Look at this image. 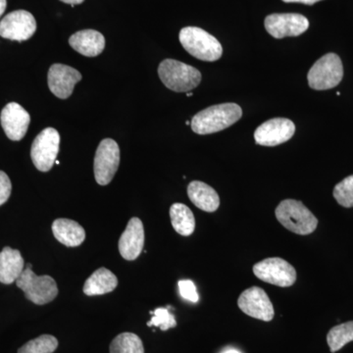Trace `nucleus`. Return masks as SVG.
Masks as SVG:
<instances>
[{
	"mask_svg": "<svg viewBox=\"0 0 353 353\" xmlns=\"http://www.w3.org/2000/svg\"><path fill=\"white\" fill-rule=\"evenodd\" d=\"M243 116L241 106L236 103H223L204 109L192 118V131L197 134H210L223 131L238 122Z\"/></svg>",
	"mask_w": 353,
	"mask_h": 353,
	"instance_id": "obj_1",
	"label": "nucleus"
},
{
	"mask_svg": "<svg viewBox=\"0 0 353 353\" xmlns=\"http://www.w3.org/2000/svg\"><path fill=\"white\" fill-rule=\"evenodd\" d=\"M179 39L190 55L202 61L214 62L222 57L223 48L218 39L201 28H183Z\"/></svg>",
	"mask_w": 353,
	"mask_h": 353,
	"instance_id": "obj_2",
	"label": "nucleus"
},
{
	"mask_svg": "<svg viewBox=\"0 0 353 353\" xmlns=\"http://www.w3.org/2000/svg\"><path fill=\"white\" fill-rule=\"evenodd\" d=\"M279 222L292 233L306 236L312 234L318 226L314 214L301 201L285 199L275 210Z\"/></svg>",
	"mask_w": 353,
	"mask_h": 353,
	"instance_id": "obj_3",
	"label": "nucleus"
},
{
	"mask_svg": "<svg viewBox=\"0 0 353 353\" xmlns=\"http://www.w3.org/2000/svg\"><path fill=\"white\" fill-rule=\"evenodd\" d=\"M158 75L165 87L176 92H188L201 82V73L194 67L166 59L158 67Z\"/></svg>",
	"mask_w": 353,
	"mask_h": 353,
	"instance_id": "obj_4",
	"label": "nucleus"
},
{
	"mask_svg": "<svg viewBox=\"0 0 353 353\" xmlns=\"http://www.w3.org/2000/svg\"><path fill=\"white\" fill-rule=\"evenodd\" d=\"M16 285L24 292L30 301L38 305L50 303L58 294L54 279L50 276H38L32 270V264H28L25 270L16 281Z\"/></svg>",
	"mask_w": 353,
	"mask_h": 353,
	"instance_id": "obj_5",
	"label": "nucleus"
},
{
	"mask_svg": "<svg viewBox=\"0 0 353 353\" xmlns=\"http://www.w3.org/2000/svg\"><path fill=\"white\" fill-rule=\"evenodd\" d=\"M343 67L341 58L328 53L320 58L309 70V87L316 90H326L336 87L343 80Z\"/></svg>",
	"mask_w": 353,
	"mask_h": 353,
	"instance_id": "obj_6",
	"label": "nucleus"
},
{
	"mask_svg": "<svg viewBox=\"0 0 353 353\" xmlns=\"http://www.w3.org/2000/svg\"><path fill=\"white\" fill-rule=\"evenodd\" d=\"M60 134L54 128H46L34 139L31 148L32 163L41 172L52 168L59 152Z\"/></svg>",
	"mask_w": 353,
	"mask_h": 353,
	"instance_id": "obj_7",
	"label": "nucleus"
},
{
	"mask_svg": "<svg viewBox=\"0 0 353 353\" xmlns=\"http://www.w3.org/2000/svg\"><path fill=\"white\" fill-rule=\"evenodd\" d=\"M253 273L259 280L278 287H290L296 281V271L294 266L279 257L266 259L255 264Z\"/></svg>",
	"mask_w": 353,
	"mask_h": 353,
	"instance_id": "obj_8",
	"label": "nucleus"
},
{
	"mask_svg": "<svg viewBox=\"0 0 353 353\" xmlns=\"http://www.w3.org/2000/svg\"><path fill=\"white\" fill-rule=\"evenodd\" d=\"M119 145L112 139H104L95 152L94 170L97 183L101 185L110 183L119 168Z\"/></svg>",
	"mask_w": 353,
	"mask_h": 353,
	"instance_id": "obj_9",
	"label": "nucleus"
},
{
	"mask_svg": "<svg viewBox=\"0 0 353 353\" xmlns=\"http://www.w3.org/2000/svg\"><path fill=\"white\" fill-rule=\"evenodd\" d=\"M265 29L275 39L299 37L307 31V18L301 14H271L265 19Z\"/></svg>",
	"mask_w": 353,
	"mask_h": 353,
	"instance_id": "obj_10",
	"label": "nucleus"
},
{
	"mask_svg": "<svg viewBox=\"0 0 353 353\" xmlns=\"http://www.w3.org/2000/svg\"><path fill=\"white\" fill-rule=\"evenodd\" d=\"M36 31V19L26 10L13 11L0 21V37L10 41H28Z\"/></svg>",
	"mask_w": 353,
	"mask_h": 353,
	"instance_id": "obj_11",
	"label": "nucleus"
},
{
	"mask_svg": "<svg viewBox=\"0 0 353 353\" xmlns=\"http://www.w3.org/2000/svg\"><path fill=\"white\" fill-rule=\"evenodd\" d=\"M238 305L245 314L262 321H271L275 315L270 299L259 287H252L243 292L239 297Z\"/></svg>",
	"mask_w": 353,
	"mask_h": 353,
	"instance_id": "obj_12",
	"label": "nucleus"
},
{
	"mask_svg": "<svg viewBox=\"0 0 353 353\" xmlns=\"http://www.w3.org/2000/svg\"><path fill=\"white\" fill-rule=\"evenodd\" d=\"M296 132L294 122L285 118H275L260 125L254 132L257 145L276 146L292 138Z\"/></svg>",
	"mask_w": 353,
	"mask_h": 353,
	"instance_id": "obj_13",
	"label": "nucleus"
},
{
	"mask_svg": "<svg viewBox=\"0 0 353 353\" xmlns=\"http://www.w3.org/2000/svg\"><path fill=\"white\" fill-rule=\"evenodd\" d=\"M0 122L7 138L19 141L27 134L31 116L20 104L11 102L2 109Z\"/></svg>",
	"mask_w": 353,
	"mask_h": 353,
	"instance_id": "obj_14",
	"label": "nucleus"
},
{
	"mask_svg": "<svg viewBox=\"0 0 353 353\" xmlns=\"http://www.w3.org/2000/svg\"><path fill=\"white\" fill-rule=\"evenodd\" d=\"M82 80L78 70L63 64H53L48 71V88L58 99H66L73 94L74 88Z\"/></svg>",
	"mask_w": 353,
	"mask_h": 353,
	"instance_id": "obj_15",
	"label": "nucleus"
},
{
	"mask_svg": "<svg viewBox=\"0 0 353 353\" xmlns=\"http://www.w3.org/2000/svg\"><path fill=\"white\" fill-rule=\"evenodd\" d=\"M143 245L145 229L143 222L139 218H132L119 240L120 254L123 259L134 261L143 252Z\"/></svg>",
	"mask_w": 353,
	"mask_h": 353,
	"instance_id": "obj_16",
	"label": "nucleus"
},
{
	"mask_svg": "<svg viewBox=\"0 0 353 353\" xmlns=\"http://www.w3.org/2000/svg\"><path fill=\"white\" fill-rule=\"evenodd\" d=\"M69 43L73 50L83 57H95L104 50L105 39L101 32L94 30H83L72 34Z\"/></svg>",
	"mask_w": 353,
	"mask_h": 353,
	"instance_id": "obj_17",
	"label": "nucleus"
},
{
	"mask_svg": "<svg viewBox=\"0 0 353 353\" xmlns=\"http://www.w3.org/2000/svg\"><path fill=\"white\" fill-rule=\"evenodd\" d=\"M25 270L24 259L19 250L6 246L0 252V283L11 285L16 283Z\"/></svg>",
	"mask_w": 353,
	"mask_h": 353,
	"instance_id": "obj_18",
	"label": "nucleus"
},
{
	"mask_svg": "<svg viewBox=\"0 0 353 353\" xmlns=\"http://www.w3.org/2000/svg\"><path fill=\"white\" fill-rule=\"evenodd\" d=\"M188 196L197 208L205 212H214L220 206L217 192L208 183L194 181L188 187Z\"/></svg>",
	"mask_w": 353,
	"mask_h": 353,
	"instance_id": "obj_19",
	"label": "nucleus"
},
{
	"mask_svg": "<svg viewBox=\"0 0 353 353\" xmlns=\"http://www.w3.org/2000/svg\"><path fill=\"white\" fill-rule=\"evenodd\" d=\"M52 232L55 239L62 245L76 248L82 245L85 240V231L74 220L60 218L53 222Z\"/></svg>",
	"mask_w": 353,
	"mask_h": 353,
	"instance_id": "obj_20",
	"label": "nucleus"
},
{
	"mask_svg": "<svg viewBox=\"0 0 353 353\" xmlns=\"http://www.w3.org/2000/svg\"><path fill=\"white\" fill-rule=\"evenodd\" d=\"M117 285V277L108 269L101 267L85 281L83 292L88 296H102L112 292Z\"/></svg>",
	"mask_w": 353,
	"mask_h": 353,
	"instance_id": "obj_21",
	"label": "nucleus"
},
{
	"mask_svg": "<svg viewBox=\"0 0 353 353\" xmlns=\"http://www.w3.org/2000/svg\"><path fill=\"white\" fill-rule=\"evenodd\" d=\"M172 226L181 236H190L196 229L194 213L183 203H174L170 208Z\"/></svg>",
	"mask_w": 353,
	"mask_h": 353,
	"instance_id": "obj_22",
	"label": "nucleus"
},
{
	"mask_svg": "<svg viewBox=\"0 0 353 353\" xmlns=\"http://www.w3.org/2000/svg\"><path fill=\"white\" fill-rule=\"evenodd\" d=\"M327 341L331 352L341 350L350 341H353V321L343 323L330 330Z\"/></svg>",
	"mask_w": 353,
	"mask_h": 353,
	"instance_id": "obj_23",
	"label": "nucleus"
},
{
	"mask_svg": "<svg viewBox=\"0 0 353 353\" xmlns=\"http://www.w3.org/2000/svg\"><path fill=\"white\" fill-rule=\"evenodd\" d=\"M110 353H145V348L141 338L136 334L123 333L111 343Z\"/></svg>",
	"mask_w": 353,
	"mask_h": 353,
	"instance_id": "obj_24",
	"label": "nucleus"
},
{
	"mask_svg": "<svg viewBox=\"0 0 353 353\" xmlns=\"http://www.w3.org/2000/svg\"><path fill=\"white\" fill-rule=\"evenodd\" d=\"M58 347V341L50 334H43L39 338L28 341L19 348L18 353H53Z\"/></svg>",
	"mask_w": 353,
	"mask_h": 353,
	"instance_id": "obj_25",
	"label": "nucleus"
},
{
	"mask_svg": "<svg viewBox=\"0 0 353 353\" xmlns=\"http://www.w3.org/2000/svg\"><path fill=\"white\" fill-rule=\"evenodd\" d=\"M334 197L343 208H353V175L343 179L334 187Z\"/></svg>",
	"mask_w": 353,
	"mask_h": 353,
	"instance_id": "obj_26",
	"label": "nucleus"
},
{
	"mask_svg": "<svg viewBox=\"0 0 353 353\" xmlns=\"http://www.w3.org/2000/svg\"><path fill=\"white\" fill-rule=\"evenodd\" d=\"M152 314L153 315L152 320L148 323V327H158L162 331H167V330L175 328L176 326L175 316L172 314L168 308L155 309L154 311H152Z\"/></svg>",
	"mask_w": 353,
	"mask_h": 353,
	"instance_id": "obj_27",
	"label": "nucleus"
},
{
	"mask_svg": "<svg viewBox=\"0 0 353 353\" xmlns=\"http://www.w3.org/2000/svg\"><path fill=\"white\" fill-rule=\"evenodd\" d=\"M179 290H180L181 296L185 299V301H189L190 303H196L199 301V294H197L196 285H194L192 281H179Z\"/></svg>",
	"mask_w": 353,
	"mask_h": 353,
	"instance_id": "obj_28",
	"label": "nucleus"
},
{
	"mask_svg": "<svg viewBox=\"0 0 353 353\" xmlns=\"http://www.w3.org/2000/svg\"><path fill=\"white\" fill-rule=\"evenodd\" d=\"M12 185L10 179L3 171H0V206L6 203L11 196Z\"/></svg>",
	"mask_w": 353,
	"mask_h": 353,
	"instance_id": "obj_29",
	"label": "nucleus"
},
{
	"mask_svg": "<svg viewBox=\"0 0 353 353\" xmlns=\"http://www.w3.org/2000/svg\"><path fill=\"white\" fill-rule=\"evenodd\" d=\"M287 3H292V2H297V3L307 4V6H313L316 2L321 1V0H283Z\"/></svg>",
	"mask_w": 353,
	"mask_h": 353,
	"instance_id": "obj_30",
	"label": "nucleus"
},
{
	"mask_svg": "<svg viewBox=\"0 0 353 353\" xmlns=\"http://www.w3.org/2000/svg\"><path fill=\"white\" fill-rule=\"evenodd\" d=\"M60 1L64 2V3L70 4L72 7L78 6V4H82L85 0H60Z\"/></svg>",
	"mask_w": 353,
	"mask_h": 353,
	"instance_id": "obj_31",
	"label": "nucleus"
},
{
	"mask_svg": "<svg viewBox=\"0 0 353 353\" xmlns=\"http://www.w3.org/2000/svg\"><path fill=\"white\" fill-rule=\"evenodd\" d=\"M6 0H0V17H1V16L3 15V13L6 12Z\"/></svg>",
	"mask_w": 353,
	"mask_h": 353,
	"instance_id": "obj_32",
	"label": "nucleus"
},
{
	"mask_svg": "<svg viewBox=\"0 0 353 353\" xmlns=\"http://www.w3.org/2000/svg\"><path fill=\"white\" fill-rule=\"evenodd\" d=\"M222 353H241L238 350H234V348H230V350H225Z\"/></svg>",
	"mask_w": 353,
	"mask_h": 353,
	"instance_id": "obj_33",
	"label": "nucleus"
},
{
	"mask_svg": "<svg viewBox=\"0 0 353 353\" xmlns=\"http://www.w3.org/2000/svg\"><path fill=\"white\" fill-rule=\"evenodd\" d=\"M187 97H192V92H189V94H187Z\"/></svg>",
	"mask_w": 353,
	"mask_h": 353,
	"instance_id": "obj_34",
	"label": "nucleus"
},
{
	"mask_svg": "<svg viewBox=\"0 0 353 353\" xmlns=\"http://www.w3.org/2000/svg\"><path fill=\"white\" fill-rule=\"evenodd\" d=\"M185 124H187V125H190V121H187V122H185Z\"/></svg>",
	"mask_w": 353,
	"mask_h": 353,
	"instance_id": "obj_35",
	"label": "nucleus"
}]
</instances>
